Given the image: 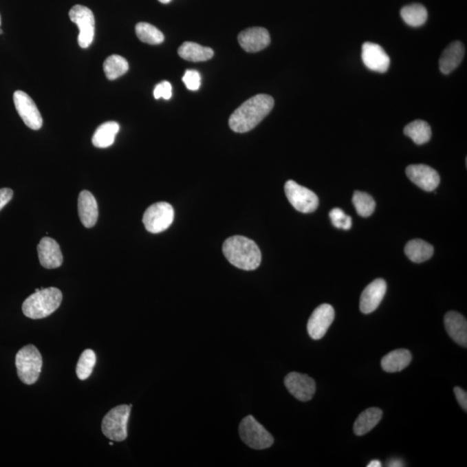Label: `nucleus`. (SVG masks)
Here are the masks:
<instances>
[{"label":"nucleus","instance_id":"dca6fc26","mask_svg":"<svg viewBox=\"0 0 467 467\" xmlns=\"http://www.w3.org/2000/svg\"><path fill=\"white\" fill-rule=\"evenodd\" d=\"M238 42L245 52L254 53L266 49L270 45L271 39L266 29L253 27L241 32L238 36Z\"/></svg>","mask_w":467,"mask_h":467},{"label":"nucleus","instance_id":"9d476101","mask_svg":"<svg viewBox=\"0 0 467 467\" xmlns=\"http://www.w3.org/2000/svg\"><path fill=\"white\" fill-rule=\"evenodd\" d=\"M16 110L25 125L32 130H39L43 126V118L38 107L26 93L16 91L13 95Z\"/></svg>","mask_w":467,"mask_h":467},{"label":"nucleus","instance_id":"ea45409f","mask_svg":"<svg viewBox=\"0 0 467 467\" xmlns=\"http://www.w3.org/2000/svg\"><path fill=\"white\" fill-rule=\"evenodd\" d=\"M110 446H113V442H109Z\"/></svg>","mask_w":467,"mask_h":467},{"label":"nucleus","instance_id":"412c9836","mask_svg":"<svg viewBox=\"0 0 467 467\" xmlns=\"http://www.w3.org/2000/svg\"><path fill=\"white\" fill-rule=\"evenodd\" d=\"M411 360V351L405 349H399L384 356L382 359L381 366L386 372H399L408 367Z\"/></svg>","mask_w":467,"mask_h":467},{"label":"nucleus","instance_id":"2f4dec72","mask_svg":"<svg viewBox=\"0 0 467 467\" xmlns=\"http://www.w3.org/2000/svg\"><path fill=\"white\" fill-rule=\"evenodd\" d=\"M330 218L332 224L336 228H342V230H348L351 228L352 220L351 217L345 215L344 211L338 208H335L330 213Z\"/></svg>","mask_w":467,"mask_h":467},{"label":"nucleus","instance_id":"72a5a7b5","mask_svg":"<svg viewBox=\"0 0 467 467\" xmlns=\"http://www.w3.org/2000/svg\"><path fill=\"white\" fill-rule=\"evenodd\" d=\"M154 98L159 100L163 98L164 100H170L173 96V87L171 84L167 80L158 84L153 92Z\"/></svg>","mask_w":467,"mask_h":467},{"label":"nucleus","instance_id":"5701e85b","mask_svg":"<svg viewBox=\"0 0 467 467\" xmlns=\"http://www.w3.org/2000/svg\"><path fill=\"white\" fill-rule=\"evenodd\" d=\"M382 417V411L378 408H369L359 415L354 424L356 435L362 436L371 431Z\"/></svg>","mask_w":467,"mask_h":467},{"label":"nucleus","instance_id":"f8f14e48","mask_svg":"<svg viewBox=\"0 0 467 467\" xmlns=\"http://www.w3.org/2000/svg\"><path fill=\"white\" fill-rule=\"evenodd\" d=\"M284 384L289 393L298 401H310L315 394V381L307 375L298 372L289 373L285 378Z\"/></svg>","mask_w":467,"mask_h":467},{"label":"nucleus","instance_id":"39448f33","mask_svg":"<svg viewBox=\"0 0 467 467\" xmlns=\"http://www.w3.org/2000/svg\"><path fill=\"white\" fill-rule=\"evenodd\" d=\"M130 413L129 405H120L111 409L102 420L103 435L113 442L125 441L127 438V424Z\"/></svg>","mask_w":467,"mask_h":467},{"label":"nucleus","instance_id":"6e6552de","mask_svg":"<svg viewBox=\"0 0 467 467\" xmlns=\"http://www.w3.org/2000/svg\"><path fill=\"white\" fill-rule=\"evenodd\" d=\"M69 16L79 28L78 43L80 48L87 49L91 45L95 36V16L91 10L80 5L73 6Z\"/></svg>","mask_w":467,"mask_h":467},{"label":"nucleus","instance_id":"c85d7f7f","mask_svg":"<svg viewBox=\"0 0 467 467\" xmlns=\"http://www.w3.org/2000/svg\"><path fill=\"white\" fill-rule=\"evenodd\" d=\"M136 35L141 42L149 45H160L164 40V36L159 29L149 23H139L135 27Z\"/></svg>","mask_w":467,"mask_h":467},{"label":"nucleus","instance_id":"f257e3e1","mask_svg":"<svg viewBox=\"0 0 467 467\" xmlns=\"http://www.w3.org/2000/svg\"><path fill=\"white\" fill-rule=\"evenodd\" d=\"M273 97L264 94L252 97L231 114L228 125L236 133H247L254 129L273 109Z\"/></svg>","mask_w":467,"mask_h":467},{"label":"nucleus","instance_id":"a211bd4d","mask_svg":"<svg viewBox=\"0 0 467 467\" xmlns=\"http://www.w3.org/2000/svg\"><path fill=\"white\" fill-rule=\"evenodd\" d=\"M78 213L84 227L92 228L98 220V204L89 191H83L78 198Z\"/></svg>","mask_w":467,"mask_h":467},{"label":"nucleus","instance_id":"423d86ee","mask_svg":"<svg viewBox=\"0 0 467 467\" xmlns=\"http://www.w3.org/2000/svg\"><path fill=\"white\" fill-rule=\"evenodd\" d=\"M239 433L245 444L251 448L266 449L274 444V438L271 433L252 415L246 416L241 422Z\"/></svg>","mask_w":467,"mask_h":467},{"label":"nucleus","instance_id":"4468645a","mask_svg":"<svg viewBox=\"0 0 467 467\" xmlns=\"http://www.w3.org/2000/svg\"><path fill=\"white\" fill-rule=\"evenodd\" d=\"M406 174L413 183L426 191H433L439 184V175L426 164H411L406 167Z\"/></svg>","mask_w":467,"mask_h":467},{"label":"nucleus","instance_id":"7c9ffc66","mask_svg":"<svg viewBox=\"0 0 467 467\" xmlns=\"http://www.w3.org/2000/svg\"><path fill=\"white\" fill-rule=\"evenodd\" d=\"M352 202L359 216L368 217L374 213L376 203L371 195L362 191H355Z\"/></svg>","mask_w":467,"mask_h":467},{"label":"nucleus","instance_id":"1a4fd4ad","mask_svg":"<svg viewBox=\"0 0 467 467\" xmlns=\"http://www.w3.org/2000/svg\"><path fill=\"white\" fill-rule=\"evenodd\" d=\"M285 193L295 210L302 213H314L318 206V198L314 191L300 186L293 180L285 184Z\"/></svg>","mask_w":467,"mask_h":467},{"label":"nucleus","instance_id":"473e14b6","mask_svg":"<svg viewBox=\"0 0 467 467\" xmlns=\"http://www.w3.org/2000/svg\"><path fill=\"white\" fill-rule=\"evenodd\" d=\"M183 82L186 84L188 89L191 91H197L201 86V76L197 70H186L183 76Z\"/></svg>","mask_w":467,"mask_h":467},{"label":"nucleus","instance_id":"a19ab883","mask_svg":"<svg viewBox=\"0 0 467 467\" xmlns=\"http://www.w3.org/2000/svg\"><path fill=\"white\" fill-rule=\"evenodd\" d=\"M0 23H1V18H0Z\"/></svg>","mask_w":467,"mask_h":467},{"label":"nucleus","instance_id":"9b49d317","mask_svg":"<svg viewBox=\"0 0 467 467\" xmlns=\"http://www.w3.org/2000/svg\"><path fill=\"white\" fill-rule=\"evenodd\" d=\"M335 318L334 308L329 304H322L312 312L307 323L309 336L318 340L327 334Z\"/></svg>","mask_w":467,"mask_h":467},{"label":"nucleus","instance_id":"aec40b11","mask_svg":"<svg viewBox=\"0 0 467 467\" xmlns=\"http://www.w3.org/2000/svg\"><path fill=\"white\" fill-rule=\"evenodd\" d=\"M465 56V47L461 42L455 41L446 47L439 58V65L442 73L445 75L452 73L458 68Z\"/></svg>","mask_w":467,"mask_h":467},{"label":"nucleus","instance_id":"f704fd0d","mask_svg":"<svg viewBox=\"0 0 467 467\" xmlns=\"http://www.w3.org/2000/svg\"><path fill=\"white\" fill-rule=\"evenodd\" d=\"M453 392H455V398L457 399V401H458L459 404L461 408L465 411L466 412L467 411V393L466 391H464L461 388L459 387H455L453 389Z\"/></svg>","mask_w":467,"mask_h":467},{"label":"nucleus","instance_id":"6ab92c4d","mask_svg":"<svg viewBox=\"0 0 467 467\" xmlns=\"http://www.w3.org/2000/svg\"><path fill=\"white\" fill-rule=\"evenodd\" d=\"M445 327L450 337L457 344L466 347L467 322L464 316L457 312H449L445 316Z\"/></svg>","mask_w":467,"mask_h":467},{"label":"nucleus","instance_id":"7ed1b4c3","mask_svg":"<svg viewBox=\"0 0 467 467\" xmlns=\"http://www.w3.org/2000/svg\"><path fill=\"white\" fill-rule=\"evenodd\" d=\"M62 301L63 294L58 288L36 289L35 293L23 302V314L32 319L45 318L59 308Z\"/></svg>","mask_w":467,"mask_h":467},{"label":"nucleus","instance_id":"20e7f679","mask_svg":"<svg viewBox=\"0 0 467 467\" xmlns=\"http://www.w3.org/2000/svg\"><path fill=\"white\" fill-rule=\"evenodd\" d=\"M42 366L41 354L34 345L23 346L16 355L17 371L23 384H34L39 380Z\"/></svg>","mask_w":467,"mask_h":467},{"label":"nucleus","instance_id":"a878e982","mask_svg":"<svg viewBox=\"0 0 467 467\" xmlns=\"http://www.w3.org/2000/svg\"><path fill=\"white\" fill-rule=\"evenodd\" d=\"M404 133L417 144L428 142L432 136L431 127L428 123L422 120H415L406 125Z\"/></svg>","mask_w":467,"mask_h":467},{"label":"nucleus","instance_id":"cd10ccee","mask_svg":"<svg viewBox=\"0 0 467 467\" xmlns=\"http://www.w3.org/2000/svg\"><path fill=\"white\" fill-rule=\"evenodd\" d=\"M104 73L111 80L119 78L129 72V65L124 57L113 55L107 57L103 65Z\"/></svg>","mask_w":467,"mask_h":467},{"label":"nucleus","instance_id":"e433bc0d","mask_svg":"<svg viewBox=\"0 0 467 467\" xmlns=\"http://www.w3.org/2000/svg\"><path fill=\"white\" fill-rule=\"evenodd\" d=\"M387 466L389 467H401L405 465L402 459L394 458L389 460Z\"/></svg>","mask_w":467,"mask_h":467},{"label":"nucleus","instance_id":"4be33fe9","mask_svg":"<svg viewBox=\"0 0 467 467\" xmlns=\"http://www.w3.org/2000/svg\"><path fill=\"white\" fill-rule=\"evenodd\" d=\"M179 55L186 61L198 63L206 62L214 56L213 49L209 47H204L196 43L186 42L180 46Z\"/></svg>","mask_w":467,"mask_h":467},{"label":"nucleus","instance_id":"f03ea898","mask_svg":"<svg viewBox=\"0 0 467 467\" xmlns=\"http://www.w3.org/2000/svg\"><path fill=\"white\" fill-rule=\"evenodd\" d=\"M223 252L227 260L240 270H257L261 262L260 248L254 241L241 236L228 238L223 245Z\"/></svg>","mask_w":467,"mask_h":467},{"label":"nucleus","instance_id":"393cba45","mask_svg":"<svg viewBox=\"0 0 467 467\" xmlns=\"http://www.w3.org/2000/svg\"><path fill=\"white\" fill-rule=\"evenodd\" d=\"M405 254L413 262L422 263L433 257V248L425 241L415 239L406 244Z\"/></svg>","mask_w":467,"mask_h":467},{"label":"nucleus","instance_id":"c9c22d12","mask_svg":"<svg viewBox=\"0 0 467 467\" xmlns=\"http://www.w3.org/2000/svg\"><path fill=\"white\" fill-rule=\"evenodd\" d=\"M12 190L9 189V188H3V189H0V210L12 200Z\"/></svg>","mask_w":467,"mask_h":467},{"label":"nucleus","instance_id":"bb28decb","mask_svg":"<svg viewBox=\"0 0 467 467\" xmlns=\"http://www.w3.org/2000/svg\"><path fill=\"white\" fill-rule=\"evenodd\" d=\"M401 16L406 25L420 27L424 25L428 19V11L422 5L412 4L406 6L401 10Z\"/></svg>","mask_w":467,"mask_h":467},{"label":"nucleus","instance_id":"b1692460","mask_svg":"<svg viewBox=\"0 0 467 467\" xmlns=\"http://www.w3.org/2000/svg\"><path fill=\"white\" fill-rule=\"evenodd\" d=\"M120 130V125L117 122H109L103 123L96 133H94L92 142L97 149H107L112 146L116 140V134Z\"/></svg>","mask_w":467,"mask_h":467},{"label":"nucleus","instance_id":"58836bf2","mask_svg":"<svg viewBox=\"0 0 467 467\" xmlns=\"http://www.w3.org/2000/svg\"><path fill=\"white\" fill-rule=\"evenodd\" d=\"M160 3H162V4H168V3H170L171 0H159Z\"/></svg>","mask_w":467,"mask_h":467},{"label":"nucleus","instance_id":"2eb2a0df","mask_svg":"<svg viewBox=\"0 0 467 467\" xmlns=\"http://www.w3.org/2000/svg\"><path fill=\"white\" fill-rule=\"evenodd\" d=\"M387 291V284L382 279H376L369 284L362 292L360 298V310L362 314H369L378 309Z\"/></svg>","mask_w":467,"mask_h":467},{"label":"nucleus","instance_id":"0eeeda50","mask_svg":"<svg viewBox=\"0 0 467 467\" xmlns=\"http://www.w3.org/2000/svg\"><path fill=\"white\" fill-rule=\"evenodd\" d=\"M174 210L170 204L160 202L151 206L143 216V224L150 233L159 234L173 223Z\"/></svg>","mask_w":467,"mask_h":467},{"label":"nucleus","instance_id":"f3484780","mask_svg":"<svg viewBox=\"0 0 467 467\" xmlns=\"http://www.w3.org/2000/svg\"><path fill=\"white\" fill-rule=\"evenodd\" d=\"M40 263L47 270H54L61 266L63 254L59 244L52 238H43L38 246Z\"/></svg>","mask_w":467,"mask_h":467},{"label":"nucleus","instance_id":"ddd939ff","mask_svg":"<svg viewBox=\"0 0 467 467\" xmlns=\"http://www.w3.org/2000/svg\"><path fill=\"white\" fill-rule=\"evenodd\" d=\"M362 60L366 68L378 73H385L391 65V59L382 47L371 42L362 45Z\"/></svg>","mask_w":467,"mask_h":467},{"label":"nucleus","instance_id":"4c0bfd02","mask_svg":"<svg viewBox=\"0 0 467 467\" xmlns=\"http://www.w3.org/2000/svg\"><path fill=\"white\" fill-rule=\"evenodd\" d=\"M382 463L381 461H379V460H372V461L369 462V465L367 466L368 467H381Z\"/></svg>","mask_w":467,"mask_h":467},{"label":"nucleus","instance_id":"c756f323","mask_svg":"<svg viewBox=\"0 0 467 467\" xmlns=\"http://www.w3.org/2000/svg\"><path fill=\"white\" fill-rule=\"evenodd\" d=\"M96 362V356L92 349H87L80 355L76 365V375L80 380H86L92 374Z\"/></svg>","mask_w":467,"mask_h":467}]
</instances>
